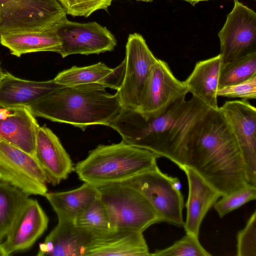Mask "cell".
Returning a JSON list of instances; mask_svg holds the SVG:
<instances>
[{"instance_id":"cell-18","label":"cell","mask_w":256,"mask_h":256,"mask_svg":"<svg viewBox=\"0 0 256 256\" xmlns=\"http://www.w3.org/2000/svg\"><path fill=\"white\" fill-rule=\"evenodd\" d=\"M182 170L186 176L188 184L186 204V216L184 227L186 233L198 237L204 218L222 196L192 168L184 166Z\"/></svg>"},{"instance_id":"cell-34","label":"cell","mask_w":256,"mask_h":256,"mask_svg":"<svg viewBox=\"0 0 256 256\" xmlns=\"http://www.w3.org/2000/svg\"><path fill=\"white\" fill-rule=\"evenodd\" d=\"M8 254L2 247V244L0 243V256H8Z\"/></svg>"},{"instance_id":"cell-25","label":"cell","mask_w":256,"mask_h":256,"mask_svg":"<svg viewBox=\"0 0 256 256\" xmlns=\"http://www.w3.org/2000/svg\"><path fill=\"white\" fill-rule=\"evenodd\" d=\"M28 195L0 181V242L5 238Z\"/></svg>"},{"instance_id":"cell-8","label":"cell","mask_w":256,"mask_h":256,"mask_svg":"<svg viewBox=\"0 0 256 256\" xmlns=\"http://www.w3.org/2000/svg\"><path fill=\"white\" fill-rule=\"evenodd\" d=\"M0 181L8 183L28 196H45L46 177L35 157L0 138Z\"/></svg>"},{"instance_id":"cell-26","label":"cell","mask_w":256,"mask_h":256,"mask_svg":"<svg viewBox=\"0 0 256 256\" xmlns=\"http://www.w3.org/2000/svg\"><path fill=\"white\" fill-rule=\"evenodd\" d=\"M256 75V52L248 54L221 68L218 88L245 81Z\"/></svg>"},{"instance_id":"cell-9","label":"cell","mask_w":256,"mask_h":256,"mask_svg":"<svg viewBox=\"0 0 256 256\" xmlns=\"http://www.w3.org/2000/svg\"><path fill=\"white\" fill-rule=\"evenodd\" d=\"M222 68L256 52V13L238 0L218 33Z\"/></svg>"},{"instance_id":"cell-11","label":"cell","mask_w":256,"mask_h":256,"mask_svg":"<svg viewBox=\"0 0 256 256\" xmlns=\"http://www.w3.org/2000/svg\"><path fill=\"white\" fill-rule=\"evenodd\" d=\"M188 93L184 82L174 76L166 62L158 59L149 72L136 111L146 118L157 116Z\"/></svg>"},{"instance_id":"cell-1","label":"cell","mask_w":256,"mask_h":256,"mask_svg":"<svg viewBox=\"0 0 256 256\" xmlns=\"http://www.w3.org/2000/svg\"><path fill=\"white\" fill-rule=\"evenodd\" d=\"M184 166L196 171L222 196L248 184L237 142L218 108H208L192 128Z\"/></svg>"},{"instance_id":"cell-6","label":"cell","mask_w":256,"mask_h":256,"mask_svg":"<svg viewBox=\"0 0 256 256\" xmlns=\"http://www.w3.org/2000/svg\"><path fill=\"white\" fill-rule=\"evenodd\" d=\"M66 18L58 0H0V36L54 30Z\"/></svg>"},{"instance_id":"cell-31","label":"cell","mask_w":256,"mask_h":256,"mask_svg":"<svg viewBox=\"0 0 256 256\" xmlns=\"http://www.w3.org/2000/svg\"><path fill=\"white\" fill-rule=\"evenodd\" d=\"M238 256H256V212L237 234Z\"/></svg>"},{"instance_id":"cell-22","label":"cell","mask_w":256,"mask_h":256,"mask_svg":"<svg viewBox=\"0 0 256 256\" xmlns=\"http://www.w3.org/2000/svg\"><path fill=\"white\" fill-rule=\"evenodd\" d=\"M222 68L220 54L198 62L184 81L188 92L208 108H218L217 90Z\"/></svg>"},{"instance_id":"cell-32","label":"cell","mask_w":256,"mask_h":256,"mask_svg":"<svg viewBox=\"0 0 256 256\" xmlns=\"http://www.w3.org/2000/svg\"><path fill=\"white\" fill-rule=\"evenodd\" d=\"M218 96L240 98L244 100L256 98V75L251 78L232 85L218 88Z\"/></svg>"},{"instance_id":"cell-27","label":"cell","mask_w":256,"mask_h":256,"mask_svg":"<svg viewBox=\"0 0 256 256\" xmlns=\"http://www.w3.org/2000/svg\"><path fill=\"white\" fill-rule=\"evenodd\" d=\"M74 223L93 234L114 229L106 210L99 197L75 220Z\"/></svg>"},{"instance_id":"cell-35","label":"cell","mask_w":256,"mask_h":256,"mask_svg":"<svg viewBox=\"0 0 256 256\" xmlns=\"http://www.w3.org/2000/svg\"><path fill=\"white\" fill-rule=\"evenodd\" d=\"M5 74H6V72H4V70L2 68L1 66H0V83L1 82L2 80V79L4 78V77Z\"/></svg>"},{"instance_id":"cell-33","label":"cell","mask_w":256,"mask_h":256,"mask_svg":"<svg viewBox=\"0 0 256 256\" xmlns=\"http://www.w3.org/2000/svg\"><path fill=\"white\" fill-rule=\"evenodd\" d=\"M184 1H186L190 4L192 6H194L196 4L203 1H207L208 0H184Z\"/></svg>"},{"instance_id":"cell-17","label":"cell","mask_w":256,"mask_h":256,"mask_svg":"<svg viewBox=\"0 0 256 256\" xmlns=\"http://www.w3.org/2000/svg\"><path fill=\"white\" fill-rule=\"evenodd\" d=\"M124 70V60L114 68L99 62L86 66H73L58 73L54 80L56 84L64 86L110 88L117 90L122 84Z\"/></svg>"},{"instance_id":"cell-29","label":"cell","mask_w":256,"mask_h":256,"mask_svg":"<svg viewBox=\"0 0 256 256\" xmlns=\"http://www.w3.org/2000/svg\"><path fill=\"white\" fill-rule=\"evenodd\" d=\"M214 207L220 218L256 198V186L247 184L242 188L222 196Z\"/></svg>"},{"instance_id":"cell-3","label":"cell","mask_w":256,"mask_h":256,"mask_svg":"<svg viewBox=\"0 0 256 256\" xmlns=\"http://www.w3.org/2000/svg\"><path fill=\"white\" fill-rule=\"evenodd\" d=\"M36 116L72 124L84 130L92 125L108 126L122 108L118 96L104 88L61 86L27 106Z\"/></svg>"},{"instance_id":"cell-12","label":"cell","mask_w":256,"mask_h":256,"mask_svg":"<svg viewBox=\"0 0 256 256\" xmlns=\"http://www.w3.org/2000/svg\"><path fill=\"white\" fill-rule=\"evenodd\" d=\"M218 109L228 123L242 158L248 182L256 186V109L246 100L226 102Z\"/></svg>"},{"instance_id":"cell-10","label":"cell","mask_w":256,"mask_h":256,"mask_svg":"<svg viewBox=\"0 0 256 256\" xmlns=\"http://www.w3.org/2000/svg\"><path fill=\"white\" fill-rule=\"evenodd\" d=\"M157 60L141 34L138 33L129 34L124 60V76L120 88L116 92L122 108L138 110L146 81Z\"/></svg>"},{"instance_id":"cell-23","label":"cell","mask_w":256,"mask_h":256,"mask_svg":"<svg viewBox=\"0 0 256 256\" xmlns=\"http://www.w3.org/2000/svg\"><path fill=\"white\" fill-rule=\"evenodd\" d=\"M56 214L58 222H74L99 197L96 186L84 182L68 191L47 192L44 196Z\"/></svg>"},{"instance_id":"cell-2","label":"cell","mask_w":256,"mask_h":256,"mask_svg":"<svg viewBox=\"0 0 256 256\" xmlns=\"http://www.w3.org/2000/svg\"><path fill=\"white\" fill-rule=\"evenodd\" d=\"M208 109L193 96L189 100L183 97L156 117L146 118L136 110L122 108L108 126L124 142L166 158L181 169L189 134Z\"/></svg>"},{"instance_id":"cell-19","label":"cell","mask_w":256,"mask_h":256,"mask_svg":"<svg viewBox=\"0 0 256 256\" xmlns=\"http://www.w3.org/2000/svg\"><path fill=\"white\" fill-rule=\"evenodd\" d=\"M39 126L26 107L0 108V138L34 156Z\"/></svg>"},{"instance_id":"cell-14","label":"cell","mask_w":256,"mask_h":256,"mask_svg":"<svg viewBox=\"0 0 256 256\" xmlns=\"http://www.w3.org/2000/svg\"><path fill=\"white\" fill-rule=\"evenodd\" d=\"M48 218L38 203L28 198L2 244L8 256L30 248L48 228Z\"/></svg>"},{"instance_id":"cell-36","label":"cell","mask_w":256,"mask_h":256,"mask_svg":"<svg viewBox=\"0 0 256 256\" xmlns=\"http://www.w3.org/2000/svg\"><path fill=\"white\" fill-rule=\"evenodd\" d=\"M136 0L142 1V2H152L154 0Z\"/></svg>"},{"instance_id":"cell-5","label":"cell","mask_w":256,"mask_h":256,"mask_svg":"<svg viewBox=\"0 0 256 256\" xmlns=\"http://www.w3.org/2000/svg\"><path fill=\"white\" fill-rule=\"evenodd\" d=\"M96 187L114 228L143 232L162 222L146 198L134 188L120 182Z\"/></svg>"},{"instance_id":"cell-13","label":"cell","mask_w":256,"mask_h":256,"mask_svg":"<svg viewBox=\"0 0 256 256\" xmlns=\"http://www.w3.org/2000/svg\"><path fill=\"white\" fill-rule=\"evenodd\" d=\"M61 42L62 58L80 54H99L114 50L116 40L105 26L95 22L80 23L67 18L54 30Z\"/></svg>"},{"instance_id":"cell-30","label":"cell","mask_w":256,"mask_h":256,"mask_svg":"<svg viewBox=\"0 0 256 256\" xmlns=\"http://www.w3.org/2000/svg\"><path fill=\"white\" fill-rule=\"evenodd\" d=\"M66 14L87 18L100 10H106L112 0H58Z\"/></svg>"},{"instance_id":"cell-15","label":"cell","mask_w":256,"mask_h":256,"mask_svg":"<svg viewBox=\"0 0 256 256\" xmlns=\"http://www.w3.org/2000/svg\"><path fill=\"white\" fill-rule=\"evenodd\" d=\"M34 156L48 182L52 185L60 184L74 170L72 162L59 138L45 125L38 130Z\"/></svg>"},{"instance_id":"cell-28","label":"cell","mask_w":256,"mask_h":256,"mask_svg":"<svg viewBox=\"0 0 256 256\" xmlns=\"http://www.w3.org/2000/svg\"><path fill=\"white\" fill-rule=\"evenodd\" d=\"M210 256L211 254L201 245L198 237L190 233L171 246L156 250L151 256Z\"/></svg>"},{"instance_id":"cell-24","label":"cell","mask_w":256,"mask_h":256,"mask_svg":"<svg viewBox=\"0 0 256 256\" xmlns=\"http://www.w3.org/2000/svg\"><path fill=\"white\" fill-rule=\"evenodd\" d=\"M0 43L18 57L39 52L59 54L61 48L60 40L54 30L8 34L0 36Z\"/></svg>"},{"instance_id":"cell-7","label":"cell","mask_w":256,"mask_h":256,"mask_svg":"<svg viewBox=\"0 0 256 256\" xmlns=\"http://www.w3.org/2000/svg\"><path fill=\"white\" fill-rule=\"evenodd\" d=\"M119 182L140 192L162 222L184 226V196L178 178L164 174L156 166Z\"/></svg>"},{"instance_id":"cell-16","label":"cell","mask_w":256,"mask_h":256,"mask_svg":"<svg viewBox=\"0 0 256 256\" xmlns=\"http://www.w3.org/2000/svg\"><path fill=\"white\" fill-rule=\"evenodd\" d=\"M151 256L142 232L114 228L93 234L84 256Z\"/></svg>"},{"instance_id":"cell-21","label":"cell","mask_w":256,"mask_h":256,"mask_svg":"<svg viewBox=\"0 0 256 256\" xmlns=\"http://www.w3.org/2000/svg\"><path fill=\"white\" fill-rule=\"evenodd\" d=\"M53 80L36 82L22 80L8 72L0 83V106H25L61 86Z\"/></svg>"},{"instance_id":"cell-4","label":"cell","mask_w":256,"mask_h":256,"mask_svg":"<svg viewBox=\"0 0 256 256\" xmlns=\"http://www.w3.org/2000/svg\"><path fill=\"white\" fill-rule=\"evenodd\" d=\"M160 156L144 148L122 140L100 144L75 167L79 179L96 186L119 182L158 166Z\"/></svg>"},{"instance_id":"cell-20","label":"cell","mask_w":256,"mask_h":256,"mask_svg":"<svg viewBox=\"0 0 256 256\" xmlns=\"http://www.w3.org/2000/svg\"><path fill=\"white\" fill-rule=\"evenodd\" d=\"M93 234L74 222H58L39 245L38 256H84Z\"/></svg>"}]
</instances>
